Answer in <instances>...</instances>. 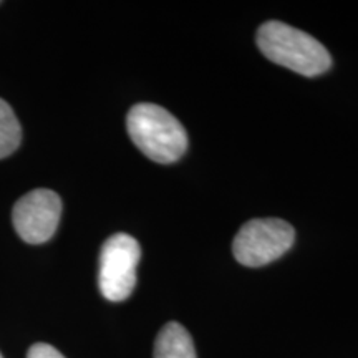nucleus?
<instances>
[{
	"instance_id": "nucleus-2",
	"label": "nucleus",
	"mask_w": 358,
	"mask_h": 358,
	"mask_svg": "<svg viewBox=\"0 0 358 358\" xmlns=\"http://www.w3.org/2000/svg\"><path fill=\"white\" fill-rule=\"evenodd\" d=\"M127 128L138 150L156 163H174L186 153V129L163 106L138 103L129 110Z\"/></svg>"
},
{
	"instance_id": "nucleus-1",
	"label": "nucleus",
	"mask_w": 358,
	"mask_h": 358,
	"mask_svg": "<svg viewBox=\"0 0 358 358\" xmlns=\"http://www.w3.org/2000/svg\"><path fill=\"white\" fill-rule=\"evenodd\" d=\"M257 45L268 60L303 77H317L332 65V57L319 40L282 22L261 25Z\"/></svg>"
},
{
	"instance_id": "nucleus-5",
	"label": "nucleus",
	"mask_w": 358,
	"mask_h": 358,
	"mask_svg": "<svg viewBox=\"0 0 358 358\" xmlns=\"http://www.w3.org/2000/svg\"><path fill=\"white\" fill-rule=\"evenodd\" d=\"M62 216V199L50 189H34L17 201L12 222L25 243L43 244L55 234Z\"/></svg>"
},
{
	"instance_id": "nucleus-9",
	"label": "nucleus",
	"mask_w": 358,
	"mask_h": 358,
	"mask_svg": "<svg viewBox=\"0 0 358 358\" xmlns=\"http://www.w3.org/2000/svg\"><path fill=\"white\" fill-rule=\"evenodd\" d=\"M0 358H3V357H2V353H0Z\"/></svg>"
},
{
	"instance_id": "nucleus-7",
	"label": "nucleus",
	"mask_w": 358,
	"mask_h": 358,
	"mask_svg": "<svg viewBox=\"0 0 358 358\" xmlns=\"http://www.w3.org/2000/svg\"><path fill=\"white\" fill-rule=\"evenodd\" d=\"M22 141V128L13 110L0 98V159L10 156Z\"/></svg>"
},
{
	"instance_id": "nucleus-3",
	"label": "nucleus",
	"mask_w": 358,
	"mask_h": 358,
	"mask_svg": "<svg viewBox=\"0 0 358 358\" xmlns=\"http://www.w3.org/2000/svg\"><path fill=\"white\" fill-rule=\"evenodd\" d=\"M294 239V227L282 219H252L237 232L232 252L243 266L262 267L284 256Z\"/></svg>"
},
{
	"instance_id": "nucleus-8",
	"label": "nucleus",
	"mask_w": 358,
	"mask_h": 358,
	"mask_svg": "<svg viewBox=\"0 0 358 358\" xmlns=\"http://www.w3.org/2000/svg\"><path fill=\"white\" fill-rule=\"evenodd\" d=\"M27 358H65L55 347L48 345V343H35L30 347Z\"/></svg>"
},
{
	"instance_id": "nucleus-4",
	"label": "nucleus",
	"mask_w": 358,
	"mask_h": 358,
	"mask_svg": "<svg viewBox=\"0 0 358 358\" xmlns=\"http://www.w3.org/2000/svg\"><path fill=\"white\" fill-rule=\"evenodd\" d=\"M141 257L138 241L124 232L111 236L103 244L98 268V287L106 301L123 302L136 285V267Z\"/></svg>"
},
{
	"instance_id": "nucleus-6",
	"label": "nucleus",
	"mask_w": 358,
	"mask_h": 358,
	"mask_svg": "<svg viewBox=\"0 0 358 358\" xmlns=\"http://www.w3.org/2000/svg\"><path fill=\"white\" fill-rule=\"evenodd\" d=\"M155 358H196L194 342L185 327L178 322H169L159 330Z\"/></svg>"
}]
</instances>
